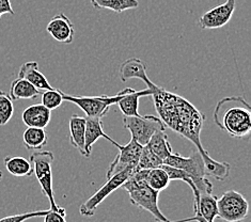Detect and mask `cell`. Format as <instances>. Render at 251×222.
<instances>
[{"mask_svg": "<svg viewBox=\"0 0 251 222\" xmlns=\"http://www.w3.org/2000/svg\"><path fill=\"white\" fill-rule=\"evenodd\" d=\"M145 83L147 88L151 89V97L158 118L166 127L187 139L197 148L204 163L206 175L218 181L228 178L231 165L215 160L202 146L201 131L205 116L188 99L155 85L150 78Z\"/></svg>", "mask_w": 251, "mask_h": 222, "instance_id": "obj_1", "label": "cell"}, {"mask_svg": "<svg viewBox=\"0 0 251 222\" xmlns=\"http://www.w3.org/2000/svg\"><path fill=\"white\" fill-rule=\"evenodd\" d=\"M214 121L220 129L237 139L247 137L251 131V108L242 97L221 99L214 111Z\"/></svg>", "mask_w": 251, "mask_h": 222, "instance_id": "obj_2", "label": "cell"}, {"mask_svg": "<svg viewBox=\"0 0 251 222\" xmlns=\"http://www.w3.org/2000/svg\"><path fill=\"white\" fill-rule=\"evenodd\" d=\"M164 165L183 170L193 181L200 194H212L213 184L207 179L205 167L198 149H195L188 157L178 153H172L164 160Z\"/></svg>", "mask_w": 251, "mask_h": 222, "instance_id": "obj_3", "label": "cell"}, {"mask_svg": "<svg viewBox=\"0 0 251 222\" xmlns=\"http://www.w3.org/2000/svg\"><path fill=\"white\" fill-rule=\"evenodd\" d=\"M55 156L50 151L35 152L31 155L30 163L33 168V173L37 176L42 191L50 201L51 211L59 212L63 207L59 206L55 200V193L52 187V164Z\"/></svg>", "mask_w": 251, "mask_h": 222, "instance_id": "obj_4", "label": "cell"}, {"mask_svg": "<svg viewBox=\"0 0 251 222\" xmlns=\"http://www.w3.org/2000/svg\"><path fill=\"white\" fill-rule=\"evenodd\" d=\"M127 89H124L119 93L109 97V95H100V97H74V95L62 92L64 101L78 106L86 113L87 117L101 118L103 119L108 113L110 107L116 105L119 99L126 93Z\"/></svg>", "mask_w": 251, "mask_h": 222, "instance_id": "obj_5", "label": "cell"}, {"mask_svg": "<svg viewBox=\"0 0 251 222\" xmlns=\"http://www.w3.org/2000/svg\"><path fill=\"white\" fill-rule=\"evenodd\" d=\"M121 187L127 191L129 201L133 205L149 212L157 222H169L158 206L159 193L149 185H130L124 183Z\"/></svg>", "mask_w": 251, "mask_h": 222, "instance_id": "obj_6", "label": "cell"}, {"mask_svg": "<svg viewBox=\"0 0 251 222\" xmlns=\"http://www.w3.org/2000/svg\"><path fill=\"white\" fill-rule=\"evenodd\" d=\"M123 125L134 139L141 146H147L151 137L158 130H166L163 121L155 116H137L123 117Z\"/></svg>", "mask_w": 251, "mask_h": 222, "instance_id": "obj_7", "label": "cell"}, {"mask_svg": "<svg viewBox=\"0 0 251 222\" xmlns=\"http://www.w3.org/2000/svg\"><path fill=\"white\" fill-rule=\"evenodd\" d=\"M217 211L221 220L226 222H240L248 216L249 203L241 193L228 190L217 199Z\"/></svg>", "mask_w": 251, "mask_h": 222, "instance_id": "obj_8", "label": "cell"}, {"mask_svg": "<svg viewBox=\"0 0 251 222\" xmlns=\"http://www.w3.org/2000/svg\"><path fill=\"white\" fill-rule=\"evenodd\" d=\"M134 168H127L121 172L113 174L112 176L107 178V182L101 187L95 191V193L82 203L79 208V213L83 217H92L97 212L100 204L103 202L107 197H109L112 193H115L125 183V181L134 172Z\"/></svg>", "mask_w": 251, "mask_h": 222, "instance_id": "obj_9", "label": "cell"}, {"mask_svg": "<svg viewBox=\"0 0 251 222\" xmlns=\"http://www.w3.org/2000/svg\"><path fill=\"white\" fill-rule=\"evenodd\" d=\"M116 148L119 149V154L111 163L108 171H107V178L112 176L113 174L127 169V168H134L135 169L139 161L143 146L139 145L134 139H130L127 145H118Z\"/></svg>", "mask_w": 251, "mask_h": 222, "instance_id": "obj_10", "label": "cell"}, {"mask_svg": "<svg viewBox=\"0 0 251 222\" xmlns=\"http://www.w3.org/2000/svg\"><path fill=\"white\" fill-rule=\"evenodd\" d=\"M236 8V0H226V2L219 4L203 14L199 20L201 29L212 30L223 28L231 21Z\"/></svg>", "mask_w": 251, "mask_h": 222, "instance_id": "obj_11", "label": "cell"}, {"mask_svg": "<svg viewBox=\"0 0 251 222\" xmlns=\"http://www.w3.org/2000/svg\"><path fill=\"white\" fill-rule=\"evenodd\" d=\"M46 31L59 43L71 44L74 41V25L64 13L55 15L46 26Z\"/></svg>", "mask_w": 251, "mask_h": 222, "instance_id": "obj_12", "label": "cell"}, {"mask_svg": "<svg viewBox=\"0 0 251 222\" xmlns=\"http://www.w3.org/2000/svg\"><path fill=\"white\" fill-rule=\"evenodd\" d=\"M100 138L108 140L112 146L117 147L119 143L112 139L103 130V121L101 118H93V117H86V135H85V151L86 157L89 158L92 152V148L94 143L97 142Z\"/></svg>", "mask_w": 251, "mask_h": 222, "instance_id": "obj_13", "label": "cell"}, {"mask_svg": "<svg viewBox=\"0 0 251 222\" xmlns=\"http://www.w3.org/2000/svg\"><path fill=\"white\" fill-rule=\"evenodd\" d=\"M51 119V110L42 104H34L23 111L22 120L27 127L45 128Z\"/></svg>", "mask_w": 251, "mask_h": 222, "instance_id": "obj_14", "label": "cell"}, {"mask_svg": "<svg viewBox=\"0 0 251 222\" xmlns=\"http://www.w3.org/2000/svg\"><path fill=\"white\" fill-rule=\"evenodd\" d=\"M148 95H151V89L147 88L141 90V91H135L134 89L128 88L126 93L119 99L117 105L124 116L137 117L139 116V99L142 97H148Z\"/></svg>", "mask_w": 251, "mask_h": 222, "instance_id": "obj_15", "label": "cell"}, {"mask_svg": "<svg viewBox=\"0 0 251 222\" xmlns=\"http://www.w3.org/2000/svg\"><path fill=\"white\" fill-rule=\"evenodd\" d=\"M19 77L30 82L31 85L39 89L40 91L53 89L49 80L46 79V77L39 71V64L35 61L24 63L20 68Z\"/></svg>", "mask_w": 251, "mask_h": 222, "instance_id": "obj_16", "label": "cell"}, {"mask_svg": "<svg viewBox=\"0 0 251 222\" xmlns=\"http://www.w3.org/2000/svg\"><path fill=\"white\" fill-rule=\"evenodd\" d=\"M70 142L77 151L86 157L85 135H86V118L73 115L70 118Z\"/></svg>", "mask_w": 251, "mask_h": 222, "instance_id": "obj_17", "label": "cell"}, {"mask_svg": "<svg viewBox=\"0 0 251 222\" xmlns=\"http://www.w3.org/2000/svg\"><path fill=\"white\" fill-rule=\"evenodd\" d=\"M119 77L122 82H126L131 78H138L145 82L149 79L147 74V65L138 58H129L120 65Z\"/></svg>", "mask_w": 251, "mask_h": 222, "instance_id": "obj_18", "label": "cell"}, {"mask_svg": "<svg viewBox=\"0 0 251 222\" xmlns=\"http://www.w3.org/2000/svg\"><path fill=\"white\" fill-rule=\"evenodd\" d=\"M194 209L207 222H214L218 216L217 197L212 194H200L199 197L194 199Z\"/></svg>", "mask_w": 251, "mask_h": 222, "instance_id": "obj_19", "label": "cell"}, {"mask_svg": "<svg viewBox=\"0 0 251 222\" xmlns=\"http://www.w3.org/2000/svg\"><path fill=\"white\" fill-rule=\"evenodd\" d=\"M40 94H42V91L31 85L29 81L20 77L12 81L9 93L12 100L35 99Z\"/></svg>", "mask_w": 251, "mask_h": 222, "instance_id": "obj_20", "label": "cell"}, {"mask_svg": "<svg viewBox=\"0 0 251 222\" xmlns=\"http://www.w3.org/2000/svg\"><path fill=\"white\" fill-rule=\"evenodd\" d=\"M3 164L5 169L13 176L26 177L33 174L31 163L22 156H7L3 159Z\"/></svg>", "mask_w": 251, "mask_h": 222, "instance_id": "obj_21", "label": "cell"}, {"mask_svg": "<svg viewBox=\"0 0 251 222\" xmlns=\"http://www.w3.org/2000/svg\"><path fill=\"white\" fill-rule=\"evenodd\" d=\"M147 147L157 156L158 158L164 160L173 153L172 147L167 138L166 130H158L155 133L151 139L149 140Z\"/></svg>", "mask_w": 251, "mask_h": 222, "instance_id": "obj_22", "label": "cell"}, {"mask_svg": "<svg viewBox=\"0 0 251 222\" xmlns=\"http://www.w3.org/2000/svg\"><path fill=\"white\" fill-rule=\"evenodd\" d=\"M23 141L27 149H41L49 141V135L44 128L28 127L23 135Z\"/></svg>", "mask_w": 251, "mask_h": 222, "instance_id": "obj_23", "label": "cell"}, {"mask_svg": "<svg viewBox=\"0 0 251 222\" xmlns=\"http://www.w3.org/2000/svg\"><path fill=\"white\" fill-rule=\"evenodd\" d=\"M95 9L110 10L116 13H123L127 10L138 8V0H89Z\"/></svg>", "mask_w": 251, "mask_h": 222, "instance_id": "obj_24", "label": "cell"}, {"mask_svg": "<svg viewBox=\"0 0 251 222\" xmlns=\"http://www.w3.org/2000/svg\"><path fill=\"white\" fill-rule=\"evenodd\" d=\"M170 178L168 174L163 169V168H154V169L149 170V175H148V185L154 190L160 191L165 190L168 188L170 184Z\"/></svg>", "mask_w": 251, "mask_h": 222, "instance_id": "obj_25", "label": "cell"}, {"mask_svg": "<svg viewBox=\"0 0 251 222\" xmlns=\"http://www.w3.org/2000/svg\"><path fill=\"white\" fill-rule=\"evenodd\" d=\"M164 165L163 160L158 158L150 148L147 146L142 148L141 155L138 164H137L135 170L141 169H154V168H159Z\"/></svg>", "mask_w": 251, "mask_h": 222, "instance_id": "obj_26", "label": "cell"}, {"mask_svg": "<svg viewBox=\"0 0 251 222\" xmlns=\"http://www.w3.org/2000/svg\"><path fill=\"white\" fill-rule=\"evenodd\" d=\"M14 105L10 95L3 91H0V126L8 124L13 117Z\"/></svg>", "mask_w": 251, "mask_h": 222, "instance_id": "obj_27", "label": "cell"}, {"mask_svg": "<svg viewBox=\"0 0 251 222\" xmlns=\"http://www.w3.org/2000/svg\"><path fill=\"white\" fill-rule=\"evenodd\" d=\"M64 101L62 98V91L58 89L45 90L42 91V105H44L50 110H55L58 107H60Z\"/></svg>", "mask_w": 251, "mask_h": 222, "instance_id": "obj_28", "label": "cell"}, {"mask_svg": "<svg viewBox=\"0 0 251 222\" xmlns=\"http://www.w3.org/2000/svg\"><path fill=\"white\" fill-rule=\"evenodd\" d=\"M47 212H49V209H47V211H37V212H29L25 214L7 216V217H3L0 219V222H25L26 220H29L31 218L43 217V216L46 215Z\"/></svg>", "mask_w": 251, "mask_h": 222, "instance_id": "obj_29", "label": "cell"}, {"mask_svg": "<svg viewBox=\"0 0 251 222\" xmlns=\"http://www.w3.org/2000/svg\"><path fill=\"white\" fill-rule=\"evenodd\" d=\"M43 217L44 222H67V212H65V208H62L59 212L49 209V212Z\"/></svg>", "mask_w": 251, "mask_h": 222, "instance_id": "obj_30", "label": "cell"}, {"mask_svg": "<svg viewBox=\"0 0 251 222\" xmlns=\"http://www.w3.org/2000/svg\"><path fill=\"white\" fill-rule=\"evenodd\" d=\"M4 14H15L13 7H12L11 0H0V20H1L2 15Z\"/></svg>", "mask_w": 251, "mask_h": 222, "instance_id": "obj_31", "label": "cell"}, {"mask_svg": "<svg viewBox=\"0 0 251 222\" xmlns=\"http://www.w3.org/2000/svg\"><path fill=\"white\" fill-rule=\"evenodd\" d=\"M191 221H196V222H207L206 220L203 219L199 214L195 213V216L191 218H186V219H182V220H178V221H169V222H191Z\"/></svg>", "mask_w": 251, "mask_h": 222, "instance_id": "obj_32", "label": "cell"}, {"mask_svg": "<svg viewBox=\"0 0 251 222\" xmlns=\"http://www.w3.org/2000/svg\"><path fill=\"white\" fill-rule=\"evenodd\" d=\"M2 176H3V174H2V171H1V170H0V181H1V179H2Z\"/></svg>", "mask_w": 251, "mask_h": 222, "instance_id": "obj_33", "label": "cell"}]
</instances>
